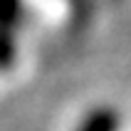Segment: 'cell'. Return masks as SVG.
<instances>
[{
    "instance_id": "obj_1",
    "label": "cell",
    "mask_w": 131,
    "mask_h": 131,
    "mask_svg": "<svg viewBox=\"0 0 131 131\" xmlns=\"http://www.w3.org/2000/svg\"><path fill=\"white\" fill-rule=\"evenodd\" d=\"M22 17H25L22 0H0V72L15 64Z\"/></svg>"
},
{
    "instance_id": "obj_2",
    "label": "cell",
    "mask_w": 131,
    "mask_h": 131,
    "mask_svg": "<svg viewBox=\"0 0 131 131\" xmlns=\"http://www.w3.org/2000/svg\"><path fill=\"white\" fill-rule=\"evenodd\" d=\"M121 119L119 111L111 106H94L92 111H87L82 121L77 124L74 131H119Z\"/></svg>"
}]
</instances>
